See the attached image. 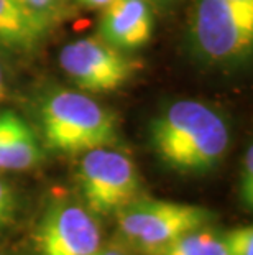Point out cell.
<instances>
[{
  "label": "cell",
  "mask_w": 253,
  "mask_h": 255,
  "mask_svg": "<svg viewBox=\"0 0 253 255\" xmlns=\"http://www.w3.org/2000/svg\"><path fill=\"white\" fill-rule=\"evenodd\" d=\"M79 2L90 8H105L107 5L112 3L114 0H79Z\"/></svg>",
  "instance_id": "obj_17"
},
{
  "label": "cell",
  "mask_w": 253,
  "mask_h": 255,
  "mask_svg": "<svg viewBox=\"0 0 253 255\" xmlns=\"http://www.w3.org/2000/svg\"><path fill=\"white\" fill-rule=\"evenodd\" d=\"M229 255H253V229L252 226L237 227L224 234Z\"/></svg>",
  "instance_id": "obj_13"
},
{
  "label": "cell",
  "mask_w": 253,
  "mask_h": 255,
  "mask_svg": "<svg viewBox=\"0 0 253 255\" xmlns=\"http://www.w3.org/2000/svg\"><path fill=\"white\" fill-rule=\"evenodd\" d=\"M153 12L148 0H114L99 23L100 40L122 51L137 50L152 40Z\"/></svg>",
  "instance_id": "obj_8"
},
{
  "label": "cell",
  "mask_w": 253,
  "mask_h": 255,
  "mask_svg": "<svg viewBox=\"0 0 253 255\" xmlns=\"http://www.w3.org/2000/svg\"><path fill=\"white\" fill-rule=\"evenodd\" d=\"M192 31L204 56L232 61L252 51L253 12L229 0H197Z\"/></svg>",
  "instance_id": "obj_5"
},
{
  "label": "cell",
  "mask_w": 253,
  "mask_h": 255,
  "mask_svg": "<svg viewBox=\"0 0 253 255\" xmlns=\"http://www.w3.org/2000/svg\"><path fill=\"white\" fill-rule=\"evenodd\" d=\"M40 122L46 148L79 155L117 142L114 116L85 94L59 91L41 102Z\"/></svg>",
  "instance_id": "obj_2"
},
{
  "label": "cell",
  "mask_w": 253,
  "mask_h": 255,
  "mask_svg": "<svg viewBox=\"0 0 253 255\" xmlns=\"http://www.w3.org/2000/svg\"><path fill=\"white\" fill-rule=\"evenodd\" d=\"M78 184L90 214L112 216L138 199L142 181L130 156L110 146H100L83 153Z\"/></svg>",
  "instance_id": "obj_4"
},
{
  "label": "cell",
  "mask_w": 253,
  "mask_h": 255,
  "mask_svg": "<svg viewBox=\"0 0 253 255\" xmlns=\"http://www.w3.org/2000/svg\"><path fill=\"white\" fill-rule=\"evenodd\" d=\"M36 242L41 255H95L100 231L94 214L84 206L61 201L43 216Z\"/></svg>",
  "instance_id": "obj_7"
},
{
  "label": "cell",
  "mask_w": 253,
  "mask_h": 255,
  "mask_svg": "<svg viewBox=\"0 0 253 255\" xmlns=\"http://www.w3.org/2000/svg\"><path fill=\"white\" fill-rule=\"evenodd\" d=\"M229 2H232L237 7L249 10V12H253V0H229Z\"/></svg>",
  "instance_id": "obj_18"
},
{
  "label": "cell",
  "mask_w": 253,
  "mask_h": 255,
  "mask_svg": "<svg viewBox=\"0 0 253 255\" xmlns=\"http://www.w3.org/2000/svg\"><path fill=\"white\" fill-rule=\"evenodd\" d=\"M160 255H229V249L224 234L204 226L176 239Z\"/></svg>",
  "instance_id": "obj_11"
},
{
  "label": "cell",
  "mask_w": 253,
  "mask_h": 255,
  "mask_svg": "<svg viewBox=\"0 0 253 255\" xmlns=\"http://www.w3.org/2000/svg\"><path fill=\"white\" fill-rule=\"evenodd\" d=\"M21 3H25L26 7L36 12L46 13L51 17V13L58 8V5L61 3V0H20Z\"/></svg>",
  "instance_id": "obj_15"
},
{
  "label": "cell",
  "mask_w": 253,
  "mask_h": 255,
  "mask_svg": "<svg viewBox=\"0 0 253 255\" xmlns=\"http://www.w3.org/2000/svg\"><path fill=\"white\" fill-rule=\"evenodd\" d=\"M51 28V17L20 0H0V46L13 53L36 50Z\"/></svg>",
  "instance_id": "obj_9"
},
{
  "label": "cell",
  "mask_w": 253,
  "mask_h": 255,
  "mask_svg": "<svg viewBox=\"0 0 253 255\" xmlns=\"http://www.w3.org/2000/svg\"><path fill=\"white\" fill-rule=\"evenodd\" d=\"M150 142L171 170L181 175H206L224 160L230 132L217 111L184 99L166 107L152 122Z\"/></svg>",
  "instance_id": "obj_1"
},
{
  "label": "cell",
  "mask_w": 253,
  "mask_h": 255,
  "mask_svg": "<svg viewBox=\"0 0 253 255\" xmlns=\"http://www.w3.org/2000/svg\"><path fill=\"white\" fill-rule=\"evenodd\" d=\"M17 193L7 180L0 176V231L8 227L17 214Z\"/></svg>",
  "instance_id": "obj_12"
},
{
  "label": "cell",
  "mask_w": 253,
  "mask_h": 255,
  "mask_svg": "<svg viewBox=\"0 0 253 255\" xmlns=\"http://www.w3.org/2000/svg\"><path fill=\"white\" fill-rule=\"evenodd\" d=\"M43 158V145L33 128L18 114L0 112V173L31 170Z\"/></svg>",
  "instance_id": "obj_10"
},
{
  "label": "cell",
  "mask_w": 253,
  "mask_h": 255,
  "mask_svg": "<svg viewBox=\"0 0 253 255\" xmlns=\"http://www.w3.org/2000/svg\"><path fill=\"white\" fill-rule=\"evenodd\" d=\"M5 92H7V88H5V73H3L2 63H0V99L5 96Z\"/></svg>",
  "instance_id": "obj_19"
},
{
  "label": "cell",
  "mask_w": 253,
  "mask_h": 255,
  "mask_svg": "<svg viewBox=\"0 0 253 255\" xmlns=\"http://www.w3.org/2000/svg\"><path fill=\"white\" fill-rule=\"evenodd\" d=\"M115 216L122 244L147 255H160L176 239L214 218L202 206L158 199H135Z\"/></svg>",
  "instance_id": "obj_3"
},
{
  "label": "cell",
  "mask_w": 253,
  "mask_h": 255,
  "mask_svg": "<svg viewBox=\"0 0 253 255\" xmlns=\"http://www.w3.org/2000/svg\"><path fill=\"white\" fill-rule=\"evenodd\" d=\"M0 255H8V254H5V252H0Z\"/></svg>",
  "instance_id": "obj_21"
},
{
  "label": "cell",
  "mask_w": 253,
  "mask_h": 255,
  "mask_svg": "<svg viewBox=\"0 0 253 255\" xmlns=\"http://www.w3.org/2000/svg\"><path fill=\"white\" fill-rule=\"evenodd\" d=\"M240 198L247 209L253 206V148L252 145L245 150L240 168Z\"/></svg>",
  "instance_id": "obj_14"
},
{
  "label": "cell",
  "mask_w": 253,
  "mask_h": 255,
  "mask_svg": "<svg viewBox=\"0 0 253 255\" xmlns=\"http://www.w3.org/2000/svg\"><path fill=\"white\" fill-rule=\"evenodd\" d=\"M59 64L69 79L85 92L117 91L135 71L132 59L100 38H84L63 46Z\"/></svg>",
  "instance_id": "obj_6"
},
{
  "label": "cell",
  "mask_w": 253,
  "mask_h": 255,
  "mask_svg": "<svg viewBox=\"0 0 253 255\" xmlns=\"http://www.w3.org/2000/svg\"><path fill=\"white\" fill-rule=\"evenodd\" d=\"M156 2H160V3H171V2H174V0H156Z\"/></svg>",
  "instance_id": "obj_20"
},
{
  "label": "cell",
  "mask_w": 253,
  "mask_h": 255,
  "mask_svg": "<svg viewBox=\"0 0 253 255\" xmlns=\"http://www.w3.org/2000/svg\"><path fill=\"white\" fill-rule=\"evenodd\" d=\"M127 251H128V247L125 244H118V246L112 244V246L99 249V251L95 252V255H128Z\"/></svg>",
  "instance_id": "obj_16"
}]
</instances>
